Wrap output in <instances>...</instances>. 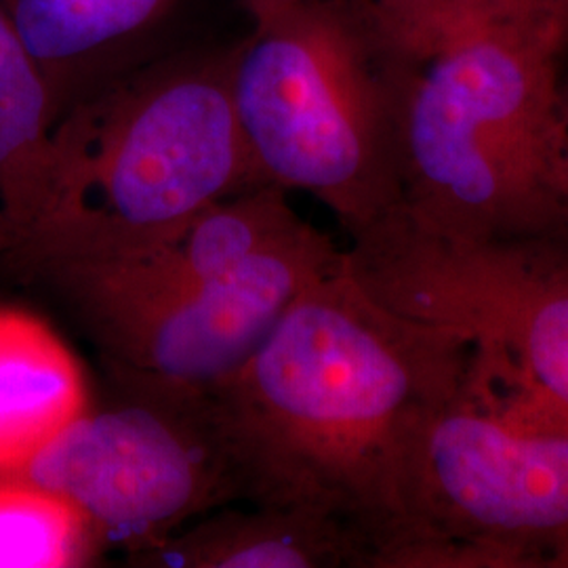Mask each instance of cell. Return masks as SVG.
Instances as JSON below:
<instances>
[{"label": "cell", "mask_w": 568, "mask_h": 568, "mask_svg": "<svg viewBox=\"0 0 568 568\" xmlns=\"http://www.w3.org/2000/svg\"><path fill=\"white\" fill-rule=\"evenodd\" d=\"M471 342L373 300L345 265L310 284L251 361L215 384L251 504L304 506L358 528L371 568L427 415L464 375Z\"/></svg>", "instance_id": "1"}, {"label": "cell", "mask_w": 568, "mask_h": 568, "mask_svg": "<svg viewBox=\"0 0 568 568\" xmlns=\"http://www.w3.org/2000/svg\"><path fill=\"white\" fill-rule=\"evenodd\" d=\"M234 47L156 55L61 114L41 211L0 260L32 278L163 243L206 206L265 185L232 102Z\"/></svg>", "instance_id": "2"}, {"label": "cell", "mask_w": 568, "mask_h": 568, "mask_svg": "<svg viewBox=\"0 0 568 568\" xmlns=\"http://www.w3.org/2000/svg\"><path fill=\"white\" fill-rule=\"evenodd\" d=\"M560 53L506 32L443 42L406 72L398 209L462 239L568 241Z\"/></svg>", "instance_id": "3"}, {"label": "cell", "mask_w": 568, "mask_h": 568, "mask_svg": "<svg viewBox=\"0 0 568 568\" xmlns=\"http://www.w3.org/2000/svg\"><path fill=\"white\" fill-rule=\"evenodd\" d=\"M471 345L410 445L373 568H568V405Z\"/></svg>", "instance_id": "4"}, {"label": "cell", "mask_w": 568, "mask_h": 568, "mask_svg": "<svg viewBox=\"0 0 568 568\" xmlns=\"http://www.w3.org/2000/svg\"><path fill=\"white\" fill-rule=\"evenodd\" d=\"M405 60L366 0H300L234 47L232 102L257 173L326 204L347 234L400 203Z\"/></svg>", "instance_id": "5"}, {"label": "cell", "mask_w": 568, "mask_h": 568, "mask_svg": "<svg viewBox=\"0 0 568 568\" xmlns=\"http://www.w3.org/2000/svg\"><path fill=\"white\" fill-rule=\"evenodd\" d=\"M102 392L16 474L72 501L108 551L154 548L194 520L251 501L213 386L105 363Z\"/></svg>", "instance_id": "6"}, {"label": "cell", "mask_w": 568, "mask_h": 568, "mask_svg": "<svg viewBox=\"0 0 568 568\" xmlns=\"http://www.w3.org/2000/svg\"><path fill=\"white\" fill-rule=\"evenodd\" d=\"M347 274L389 310L487 345L568 405V244L462 239L394 206L352 234Z\"/></svg>", "instance_id": "7"}, {"label": "cell", "mask_w": 568, "mask_h": 568, "mask_svg": "<svg viewBox=\"0 0 568 568\" xmlns=\"http://www.w3.org/2000/svg\"><path fill=\"white\" fill-rule=\"evenodd\" d=\"M342 264L344 251L307 224L288 243L206 283L72 312L105 363L215 386L251 361L310 284Z\"/></svg>", "instance_id": "8"}, {"label": "cell", "mask_w": 568, "mask_h": 568, "mask_svg": "<svg viewBox=\"0 0 568 568\" xmlns=\"http://www.w3.org/2000/svg\"><path fill=\"white\" fill-rule=\"evenodd\" d=\"M307 222L278 185H257L206 206L180 232L129 257L47 267L49 284L70 310L159 297L224 276L225 272L295 239Z\"/></svg>", "instance_id": "9"}, {"label": "cell", "mask_w": 568, "mask_h": 568, "mask_svg": "<svg viewBox=\"0 0 568 568\" xmlns=\"http://www.w3.org/2000/svg\"><path fill=\"white\" fill-rule=\"evenodd\" d=\"M180 0H0L61 114L148 55Z\"/></svg>", "instance_id": "10"}, {"label": "cell", "mask_w": 568, "mask_h": 568, "mask_svg": "<svg viewBox=\"0 0 568 568\" xmlns=\"http://www.w3.org/2000/svg\"><path fill=\"white\" fill-rule=\"evenodd\" d=\"M358 528L304 506L215 509L154 548L122 556L131 568H371Z\"/></svg>", "instance_id": "11"}, {"label": "cell", "mask_w": 568, "mask_h": 568, "mask_svg": "<svg viewBox=\"0 0 568 568\" xmlns=\"http://www.w3.org/2000/svg\"><path fill=\"white\" fill-rule=\"evenodd\" d=\"M89 400L79 361L41 318L0 305V471H18Z\"/></svg>", "instance_id": "12"}, {"label": "cell", "mask_w": 568, "mask_h": 568, "mask_svg": "<svg viewBox=\"0 0 568 568\" xmlns=\"http://www.w3.org/2000/svg\"><path fill=\"white\" fill-rule=\"evenodd\" d=\"M53 126L49 89L0 7V206L16 243L41 211Z\"/></svg>", "instance_id": "13"}, {"label": "cell", "mask_w": 568, "mask_h": 568, "mask_svg": "<svg viewBox=\"0 0 568 568\" xmlns=\"http://www.w3.org/2000/svg\"><path fill=\"white\" fill-rule=\"evenodd\" d=\"M108 549L87 514L16 471H0V568L95 567Z\"/></svg>", "instance_id": "14"}, {"label": "cell", "mask_w": 568, "mask_h": 568, "mask_svg": "<svg viewBox=\"0 0 568 568\" xmlns=\"http://www.w3.org/2000/svg\"><path fill=\"white\" fill-rule=\"evenodd\" d=\"M476 32L525 37L562 55L568 51V0H448L436 47Z\"/></svg>", "instance_id": "15"}, {"label": "cell", "mask_w": 568, "mask_h": 568, "mask_svg": "<svg viewBox=\"0 0 568 568\" xmlns=\"http://www.w3.org/2000/svg\"><path fill=\"white\" fill-rule=\"evenodd\" d=\"M448 0H366L384 37L405 60L424 61L438 42Z\"/></svg>", "instance_id": "16"}, {"label": "cell", "mask_w": 568, "mask_h": 568, "mask_svg": "<svg viewBox=\"0 0 568 568\" xmlns=\"http://www.w3.org/2000/svg\"><path fill=\"white\" fill-rule=\"evenodd\" d=\"M241 2L255 21V26H264L283 16L284 11H288L300 0H241Z\"/></svg>", "instance_id": "17"}, {"label": "cell", "mask_w": 568, "mask_h": 568, "mask_svg": "<svg viewBox=\"0 0 568 568\" xmlns=\"http://www.w3.org/2000/svg\"><path fill=\"white\" fill-rule=\"evenodd\" d=\"M16 244V232L13 225L9 222V217L4 215L2 206H0V257Z\"/></svg>", "instance_id": "18"}, {"label": "cell", "mask_w": 568, "mask_h": 568, "mask_svg": "<svg viewBox=\"0 0 568 568\" xmlns=\"http://www.w3.org/2000/svg\"><path fill=\"white\" fill-rule=\"evenodd\" d=\"M562 121H565V135H567V159H568V81L562 82Z\"/></svg>", "instance_id": "19"}]
</instances>
